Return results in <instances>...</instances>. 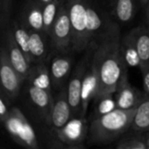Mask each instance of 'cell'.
<instances>
[{"label": "cell", "instance_id": "obj_1", "mask_svg": "<svg viewBox=\"0 0 149 149\" xmlns=\"http://www.w3.org/2000/svg\"><path fill=\"white\" fill-rule=\"evenodd\" d=\"M120 24L113 19L107 29L93 42V59L100 73V88L96 97L114 93L121 76L127 71L128 66L120 52Z\"/></svg>", "mask_w": 149, "mask_h": 149}, {"label": "cell", "instance_id": "obj_2", "mask_svg": "<svg viewBox=\"0 0 149 149\" xmlns=\"http://www.w3.org/2000/svg\"><path fill=\"white\" fill-rule=\"evenodd\" d=\"M136 108L129 110L116 108L93 119L89 124L87 143L92 146H106L120 139L130 130Z\"/></svg>", "mask_w": 149, "mask_h": 149}, {"label": "cell", "instance_id": "obj_3", "mask_svg": "<svg viewBox=\"0 0 149 149\" xmlns=\"http://www.w3.org/2000/svg\"><path fill=\"white\" fill-rule=\"evenodd\" d=\"M88 128L86 118L72 117L60 129L49 134V147L52 148H83L85 141L87 140Z\"/></svg>", "mask_w": 149, "mask_h": 149}, {"label": "cell", "instance_id": "obj_4", "mask_svg": "<svg viewBox=\"0 0 149 149\" xmlns=\"http://www.w3.org/2000/svg\"><path fill=\"white\" fill-rule=\"evenodd\" d=\"M3 124L17 144L25 148H39L37 134L32 126L18 107H11L9 115Z\"/></svg>", "mask_w": 149, "mask_h": 149}, {"label": "cell", "instance_id": "obj_5", "mask_svg": "<svg viewBox=\"0 0 149 149\" xmlns=\"http://www.w3.org/2000/svg\"><path fill=\"white\" fill-rule=\"evenodd\" d=\"M94 50V44L92 43L84 52V56L78 62L70 76L66 85L68 101L72 112L73 117H80L81 112V92L86 71L89 65Z\"/></svg>", "mask_w": 149, "mask_h": 149}, {"label": "cell", "instance_id": "obj_6", "mask_svg": "<svg viewBox=\"0 0 149 149\" xmlns=\"http://www.w3.org/2000/svg\"><path fill=\"white\" fill-rule=\"evenodd\" d=\"M73 36V52H82L89 46L86 39L87 0H65Z\"/></svg>", "mask_w": 149, "mask_h": 149}, {"label": "cell", "instance_id": "obj_7", "mask_svg": "<svg viewBox=\"0 0 149 149\" xmlns=\"http://www.w3.org/2000/svg\"><path fill=\"white\" fill-rule=\"evenodd\" d=\"M49 37L53 53L73 52L72 28L66 9L65 0L61 5Z\"/></svg>", "mask_w": 149, "mask_h": 149}, {"label": "cell", "instance_id": "obj_8", "mask_svg": "<svg viewBox=\"0 0 149 149\" xmlns=\"http://www.w3.org/2000/svg\"><path fill=\"white\" fill-rule=\"evenodd\" d=\"M112 20L100 0H87L86 39L89 45L107 29Z\"/></svg>", "mask_w": 149, "mask_h": 149}, {"label": "cell", "instance_id": "obj_9", "mask_svg": "<svg viewBox=\"0 0 149 149\" xmlns=\"http://www.w3.org/2000/svg\"><path fill=\"white\" fill-rule=\"evenodd\" d=\"M0 65V78L2 86L1 91L5 93L11 101H14L19 95L21 86L24 80L11 65L5 45H3L1 49Z\"/></svg>", "mask_w": 149, "mask_h": 149}, {"label": "cell", "instance_id": "obj_10", "mask_svg": "<svg viewBox=\"0 0 149 149\" xmlns=\"http://www.w3.org/2000/svg\"><path fill=\"white\" fill-rule=\"evenodd\" d=\"M73 52L53 53L50 58L49 69L52 79V90L60 91L66 86V82L71 76L73 67Z\"/></svg>", "mask_w": 149, "mask_h": 149}, {"label": "cell", "instance_id": "obj_11", "mask_svg": "<svg viewBox=\"0 0 149 149\" xmlns=\"http://www.w3.org/2000/svg\"><path fill=\"white\" fill-rule=\"evenodd\" d=\"M28 102L37 118L45 125L47 124L54 101L52 93L26 84Z\"/></svg>", "mask_w": 149, "mask_h": 149}, {"label": "cell", "instance_id": "obj_12", "mask_svg": "<svg viewBox=\"0 0 149 149\" xmlns=\"http://www.w3.org/2000/svg\"><path fill=\"white\" fill-rule=\"evenodd\" d=\"M73 117L68 101L66 86L57 92L54 96L53 106L49 120L46 126L49 127V134H52L64 127Z\"/></svg>", "mask_w": 149, "mask_h": 149}, {"label": "cell", "instance_id": "obj_13", "mask_svg": "<svg viewBox=\"0 0 149 149\" xmlns=\"http://www.w3.org/2000/svg\"><path fill=\"white\" fill-rule=\"evenodd\" d=\"M94 52V50H93ZM100 88V73L98 66L93 59V53L85 73L81 92V112L80 117L86 118L87 109L91 101L96 97Z\"/></svg>", "mask_w": 149, "mask_h": 149}, {"label": "cell", "instance_id": "obj_14", "mask_svg": "<svg viewBox=\"0 0 149 149\" xmlns=\"http://www.w3.org/2000/svg\"><path fill=\"white\" fill-rule=\"evenodd\" d=\"M117 108L129 110L136 108L145 97V93L139 91L128 81L127 71L121 76L114 93Z\"/></svg>", "mask_w": 149, "mask_h": 149}, {"label": "cell", "instance_id": "obj_15", "mask_svg": "<svg viewBox=\"0 0 149 149\" xmlns=\"http://www.w3.org/2000/svg\"><path fill=\"white\" fill-rule=\"evenodd\" d=\"M109 16L120 24L131 22L136 13L137 0H100Z\"/></svg>", "mask_w": 149, "mask_h": 149}, {"label": "cell", "instance_id": "obj_16", "mask_svg": "<svg viewBox=\"0 0 149 149\" xmlns=\"http://www.w3.org/2000/svg\"><path fill=\"white\" fill-rule=\"evenodd\" d=\"M18 20L31 31L45 32L43 6L36 0H25Z\"/></svg>", "mask_w": 149, "mask_h": 149}, {"label": "cell", "instance_id": "obj_17", "mask_svg": "<svg viewBox=\"0 0 149 149\" xmlns=\"http://www.w3.org/2000/svg\"><path fill=\"white\" fill-rule=\"evenodd\" d=\"M5 46L8 52L10 61L24 82L31 67V62L23 52V51L20 49V47L17 45L9 28L5 34Z\"/></svg>", "mask_w": 149, "mask_h": 149}, {"label": "cell", "instance_id": "obj_18", "mask_svg": "<svg viewBox=\"0 0 149 149\" xmlns=\"http://www.w3.org/2000/svg\"><path fill=\"white\" fill-rule=\"evenodd\" d=\"M53 54L50 38L45 32L31 31L30 41V60L31 64L38 62H49L51 55Z\"/></svg>", "mask_w": 149, "mask_h": 149}, {"label": "cell", "instance_id": "obj_19", "mask_svg": "<svg viewBox=\"0 0 149 149\" xmlns=\"http://www.w3.org/2000/svg\"><path fill=\"white\" fill-rule=\"evenodd\" d=\"M24 82H26L27 85L53 93L49 62L31 64V67Z\"/></svg>", "mask_w": 149, "mask_h": 149}, {"label": "cell", "instance_id": "obj_20", "mask_svg": "<svg viewBox=\"0 0 149 149\" xmlns=\"http://www.w3.org/2000/svg\"><path fill=\"white\" fill-rule=\"evenodd\" d=\"M120 52L123 59L127 66L138 67L141 66V61L138 53L134 36L131 30L124 37H121L120 40Z\"/></svg>", "mask_w": 149, "mask_h": 149}, {"label": "cell", "instance_id": "obj_21", "mask_svg": "<svg viewBox=\"0 0 149 149\" xmlns=\"http://www.w3.org/2000/svg\"><path fill=\"white\" fill-rule=\"evenodd\" d=\"M138 53L141 61L140 70L149 67V29L145 26H138L132 29Z\"/></svg>", "mask_w": 149, "mask_h": 149}, {"label": "cell", "instance_id": "obj_22", "mask_svg": "<svg viewBox=\"0 0 149 149\" xmlns=\"http://www.w3.org/2000/svg\"><path fill=\"white\" fill-rule=\"evenodd\" d=\"M130 130L149 133V97L146 94L136 108Z\"/></svg>", "mask_w": 149, "mask_h": 149}, {"label": "cell", "instance_id": "obj_23", "mask_svg": "<svg viewBox=\"0 0 149 149\" xmlns=\"http://www.w3.org/2000/svg\"><path fill=\"white\" fill-rule=\"evenodd\" d=\"M9 29L10 30L17 45L30 60L31 31L28 30L19 20H12L10 24Z\"/></svg>", "mask_w": 149, "mask_h": 149}, {"label": "cell", "instance_id": "obj_24", "mask_svg": "<svg viewBox=\"0 0 149 149\" xmlns=\"http://www.w3.org/2000/svg\"><path fill=\"white\" fill-rule=\"evenodd\" d=\"M118 149H148V133L132 131L121 137L115 145Z\"/></svg>", "mask_w": 149, "mask_h": 149}, {"label": "cell", "instance_id": "obj_25", "mask_svg": "<svg viewBox=\"0 0 149 149\" xmlns=\"http://www.w3.org/2000/svg\"><path fill=\"white\" fill-rule=\"evenodd\" d=\"M93 102L94 107L93 119L107 114L117 108L114 93H109L96 97L93 100Z\"/></svg>", "mask_w": 149, "mask_h": 149}, {"label": "cell", "instance_id": "obj_26", "mask_svg": "<svg viewBox=\"0 0 149 149\" xmlns=\"http://www.w3.org/2000/svg\"><path fill=\"white\" fill-rule=\"evenodd\" d=\"M65 0H52L50 3L43 6V16H44V27L45 32L50 36L52 25L58 17L59 10ZM50 38V37H49Z\"/></svg>", "mask_w": 149, "mask_h": 149}, {"label": "cell", "instance_id": "obj_27", "mask_svg": "<svg viewBox=\"0 0 149 149\" xmlns=\"http://www.w3.org/2000/svg\"><path fill=\"white\" fill-rule=\"evenodd\" d=\"M13 0H0V24L3 30L10 21Z\"/></svg>", "mask_w": 149, "mask_h": 149}, {"label": "cell", "instance_id": "obj_28", "mask_svg": "<svg viewBox=\"0 0 149 149\" xmlns=\"http://www.w3.org/2000/svg\"><path fill=\"white\" fill-rule=\"evenodd\" d=\"M12 101L6 96L5 93H3L1 91L0 94V120L3 122L9 115L11 106L10 103Z\"/></svg>", "mask_w": 149, "mask_h": 149}, {"label": "cell", "instance_id": "obj_29", "mask_svg": "<svg viewBox=\"0 0 149 149\" xmlns=\"http://www.w3.org/2000/svg\"><path fill=\"white\" fill-rule=\"evenodd\" d=\"M143 78V90L147 96L149 97V67L141 71Z\"/></svg>", "mask_w": 149, "mask_h": 149}, {"label": "cell", "instance_id": "obj_30", "mask_svg": "<svg viewBox=\"0 0 149 149\" xmlns=\"http://www.w3.org/2000/svg\"><path fill=\"white\" fill-rule=\"evenodd\" d=\"M145 21L149 27V3L145 6Z\"/></svg>", "mask_w": 149, "mask_h": 149}, {"label": "cell", "instance_id": "obj_31", "mask_svg": "<svg viewBox=\"0 0 149 149\" xmlns=\"http://www.w3.org/2000/svg\"><path fill=\"white\" fill-rule=\"evenodd\" d=\"M39 4H41L42 6H44V5H45L46 3H50L51 1H52V0H36Z\"/></svg>", "mask_w": 149, "mask_h": 149}, {"label": "cell", "instance_id": "obj_32", "mask_svg": "<svg viewBox=\"0 0 149 149\" xmlns=\"http://www.w3.org/2000/svg\"><path fill=\"white\" fill-rule=\"evenodd\" d=\"M139 2H140V3H141V6L145 7L149 3V0H139Z\"/></svg>", "mask_w": 149, "mask_h": 149}, {"label": "cell", "instance_id": "obj_33", "mask_svg": "<svg viewBox=\"0 0 149 149\" xmlns=\"http://www.w3.org/2000/svg\"><path fill=\"white\" fill-rule=\"evenodd\" d=\"M149 146V133H148V148Z\"/></svg>", "mask_w": 149, "mask_h": 149}]
</instances>
